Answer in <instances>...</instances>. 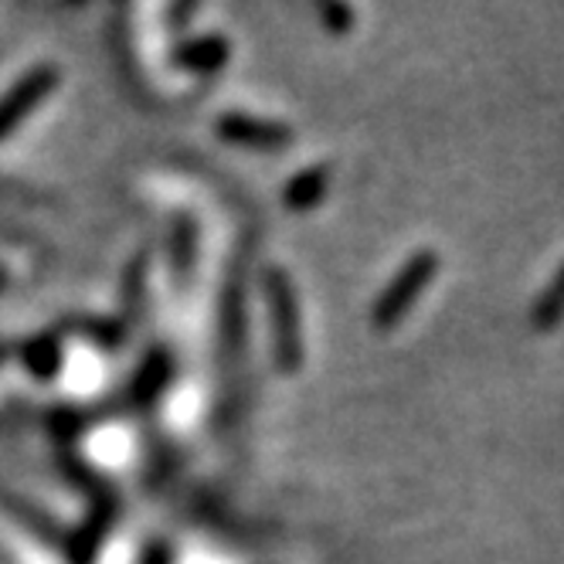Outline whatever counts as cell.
<instances>
[{"instance_id":"cell-1","label":"cell","mask_w":564,"mask_h":564,"mask_svg":"<svg viewBox=\"0 0 564 564\" xmlns=\"http://www.w3.org/2000/svg\"><path fill=\"white\" fill-rule=\"evenodd\" d=\"M265 296L272 313V340L275 360L282 371H296L303 365V334H300V303L290 275L282 269L265 272Z\"/></svg>"},{"instance_id":"cell-2","label":"cell","mask_w":564,"mask_h":564,"mask_svg":"<svg viewBox=\"0 0 564 564\" xmlns=\"http://www.w3.org/2000/svg\"><path fill=\"white\" fill-rule=\"evenodd\" d=\"M438 272V256L435 252H415L401 272L388 282L381 300L375 303V327L378 330H391L401 316L412 310V303L419 300V293L432 282V275Z\"/></svg>"},{"instance_id":"cell-3","label":"cell","mask_w":564,"mask_h":564,"mask_svg":"<svg viewBox=\"0 0 564 564\" xmlns=\"http://www.w3.org/2000/svg\"><path fill=\"white\" fill-rule=\"evenodd\" d=\"M55 86H58L55 65H37L28 75H21L18 83L0 96V140L11 137L24 119L55 93Z\"/></svg>"},{"instance_id":"cell-4","label":"cell","mask_w":564,"mask_h":564,"mask_svg":"<svg viewBox=\"0 0 564 564\" xmlns=\"http://www.w3.org/2000/svg\"><path fill=\"white\" fill-rule=\"evenodd\" d=\"M218 137L249 150H282L293 143V133L282 123H269V119H252V116H221L218 119Z\"/></svg>"},{"instance_id":"cell-5","label":"cell","mask_w":564,"mask_h":564,"mask_svg":"<svg viewBox=\"0 0 564 564\" xmlns=\"http://www.w3.org/2000/svg\"><path fill=\"white\" fill-rule=\"evenodd\" d=\"M177 65L191 68V72H218L228 62V42L221 34H208L197 37V42H187L184 48H177Z\"/></svg>"},{"instance_id":"cell-6","label":"cell","mask_w":564,"mask_h":564,"mask_svg":"<svg viewBox=\"0 0 564 564\" xmlns=\"http://www.w3.org/2000/svg\"><path fill=\"white\" fill-rule=\"evenodd\" d=\"M327 181H330V171L327 167H310L303 174H296L286 191H282V200H286V208L293 212H310L313 205H319L327 194Z\"/></svg>"},{"instance_id":"cell-7","label":"cell","mask_w":564,"mask_h":564,"mask_svg":"<svg viewBox=\"0 0 564 564\" xmlns=\"http://www.w3.org/2000/svg\"><path fill=\"white\" fill-rule=\"evenodd\" d=\"M561 313H564V272H557V279L551 282V290H547V293H544V300L538 303L534 319H538L541 327H551Z\"/></svg>"},{"instance_id":"cell-8","label":"cell","mask_w":564,"mask_h":564,"mask_svg":"<svg viewBox=\"0 0 564 564\" xmlns=\"http://www.w3.org/2000/svg\"><path fill=\"white\" fill-rule=\"evenodd\" d=\"M58 347L52 344V340H34L31 347H28V365H31V371L34 375H42V378H48V375H55L58 371Z\"/></svg>"},{"instance_id":"cell-9","label":"cell","mask_w":564,"mask_h":564,"mask_svg":"<svg viewBox=\"0 0 564 564\" xmlns=\"http://www.w3.org/2000/svg\"><path fill=\"white\" fill-rule=\"evenodd\" d=\"M324 18L330 21V31H347V24H350L347 8H324Z\"/></svg>"},{"instance_id":"cell-10","label":"cell","mask_w":564,"mask_h":564,"mask_svg":"<svg viewBox=\"0 0 564 564\" xmlns=\"http://www.w3.org/2000/svg\"><path fill=\"white\" fill-rule=\"evenodd\" d=\"M147 564H150V561H147ZM153 564H167V551H164V547H156V551H153Z\"/></svg>"}]
</instances>
